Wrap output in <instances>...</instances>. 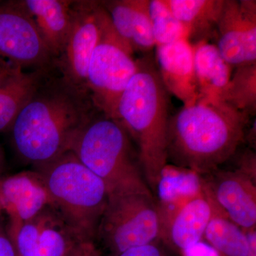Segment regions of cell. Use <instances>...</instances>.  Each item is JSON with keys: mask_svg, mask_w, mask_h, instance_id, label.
I'll return each mask as SVG.
<instances>
[{"mask_svg": "<svg viewBox=\"0 0 256 256\" xmlns=\"http://www.w3.org/2000/svg\"><path fill=\"white\" fill-rule=\"evenodd\" d=\"M220 100L236 110L252 114L256 109V64L237 67Z\"/></svg>", "mask_w": 256, "mask_h": 256, "instance_id": "7402d4cb", "label": "cell"}, {"mask_svg": "<svg viewBox=\"0 0 256 256\" xmlns=\"http://www.w3.org/2000/svg\"><path fill=\"white\" fill-rule=\"evenodd\" d=\"M149 11L156 46L182 40H188V30L172 12L164 0H150Z\"/></svg>", "mask_w": 256, "mask_h": 256, "instance_id": "603a6c76", "label": "cell"}, {"mask_svg": "<svg viewBox=\"0 0 256 256\" xmlns=\"http://www.w3.org/2000/svg\"><path fill=\"white\" fill-rule=\"evenodd\" d=\"M47 72L10 128L20 158L43 166L70 151L79 133L100 111L88 92Z\"/></svg>", "mask_w": 256, "mask_h": 256, "instance_id": "6da1fadb", "label": "cell"}, {"mask_svg": "<svg viewBox=\"0 0 256 256\" xmlns=\"http://www.w3.org/2000/svg\"><path fill=\"white\" fill-rule=\"evenodd\" d=\"M160 237L159 212L152 192L109 195L95 238L109 256L156 242Z\"/></svg>", "mask_w": 256, "mask_h": 256, "instance_id": "8992f818", "label": "cell"}, {"mask_svg": "<svg viewBox=\"0 0 256 256\" xmlns=\"http://www.w3.org/2000/svg\"><path fill=\"white\" fill-rule=\"evenodd\" d=\"M203 238L223 256H248V244L245 230L216 212L207 226Z\"/></svg>", "mask_w": 256, "mask_h": 256, "instance_id": "44dd1931", "label": "cell"}, {"mask_svg": "<svg viewBox=\"0 0 256 256\" xmlns=\"http://www.w3.org/2000/svg\"><path fill=\"white\" fill-rule=\"evenodd\" d=\"M0 204L9 216L8 230L18 228L53 207L44 182L36 170L0 178Z\"/></svg>", "mask_w": 256, "mask_h": 256, "instance_id": "4fadbf2b", "label": "cell"}, {"mask_svg": "<svg viewBox=\"0 0 256 256\" xmlns=\"http://www.w3.org/2000/svg\"><path fill=\"white\" fill-rule=\"evenodd\" d=\"M4 64H2L0 62V72H1L2 70L3 66H4Z\"/></svg>", "mask_w": 256, "mask_h": 256, "instance_id": "f546056e", "label": "cell"}, {"mask_svg": "<svg viewBox=\"0 0 256 256\" xmlns=\"http://www.w3.org/2000/svg\"><path fill=\"white\" fill-rule=\"evenodd\" d=\"M0 62L24 70L55 67L50 50L18 0L0 2Z\"/></svg>", "mask_w": 256, "mask_h": 256, "instance_id": "9c48e42d", "label": "cell"}, {"mask_svg": "<svg viewBox=\"0 0 256 256\" xmlns=\"http://www.w3.org/2000/svg\"><path fill=\"white\" fill-rule=\"evenodd\" d=\"M52 68L26 70L4 64L0 72V132L10 130L47 72Z\"/></svg>", "mask_w": 256, "mask_h": 256, "instance_id": "e0dca14e", "label": "cell"}, {"mask_svg": "<svg viewBox=\"0 0 256 256\" xmlns=\"http://www.w3.org/2000/svg\"><path fill=\"white\" fill-rule=\"evenodd\" d=\"M212 174V181L202 183L204 192L217 212L244 230L256 225V186L254 175L245 170L220 172Z\"/></svg>", "mask_w": 256, "mask_h": 256, "instance_id": "30bf717a", "label": "cell"}, {"mask_svg": "<svg viewBox=\"0 0 256 256\" xmlns=\"http://www.w3.org/2000/svg\"><path fill=\"white\" fill-rule=\"evenodd\" d=\"M191 37L202 36L216 28L224 0H164Z\"/></svg>", "mask_w": 256, "mask_h": 256, "instance_id": "ffe728a7", "label": "cell"}, {"mask_svg": "<svg viewBox=\"0 0 256 256\" xmlns=\"http://www.w3.org/2000/svg\"><path fill=\"white\" fill-rule=\"evenodd\" d=\"M246 234L248 252V256H256V228L245 230Z\"/></svg>", "mask_w": 256, "mask_h": 256, "instance_id": "83f0119b", "label": "cell"}, {"mask_svg": "<svg viewBox=\"0 0 256 256\" xmlns=\"http://www.w3.org/2000/svg\"><path fill=\"white\" fill-rule=\"evenodd\" d=\"M66 256H102L100 249L92 240H80L74 245Z\"/></svg>", "mask_w": 256, "mask_h": 256, "instance_id": "cb8c5ba5", "label": "cell"}, {"mask_svg": "<svg viewBox=\"0 0 256 256\" xmlns=\"http://www.w3.org/2000/svg\"><path fill=\"white\" fill-rule=\"evenodd\" d=\"M4 156H3L2 151L0 149V174H1L2 172L3 168H4ZM1 178V176H0Z\"/></svg>", "mask_w": 256, "mask_h": 256, "instance_id": "f1b7e54d", "label": "cell"}, {"mask_svg": "<svg viewBox=\"0 0 256 256\" xmlns=\"http://www.w3.org/2000/svg\"><path fill=\"white\" fill-rule=\"evenodd\" d=\"M104 11L100 2L74 1L68 36L54 62L64 80L86 92L89 63L100 41Z\"/></svg>", "mask_w": 256, "mask_h": 256, "instance_id": "ba28073f", "label": "cell"}, {"mask_svg": "<svg viewBox=\"0 0 256 256\" xmlns=\"http://www.w3.org/2000/svg\"><path fill=\"white\" fill-rule=\"evenodd\" d=\"M158 72L165 88L184 105L200 98L194 60V47L188 40L156 46Z\"/></svg>", "mask_w": 256, "mask_h": 256, "instance_id": "5bb4252c", "label": "cell"}, {"mask_svg": "<svg viewBox=\"0 0 256 256\" xmlns=\"http://www.w3.org/2000/svg\"><path fill=\"white\" fill-rule=\"evenodd\" d=\"M150 0L100 2L118 34L131 50L148 52L156 46L149 11Z\"/></svg>", "mask_w": 256, "mask_h": 256, "instance_id": "2e32d148", "label": "cell"}, {"mask_svg": "<svg viewBox=\"0 0 256 256\" xmlns=\"http://www.w3.org/2000/svg\"><path fill=\"white\" fill-rule=\"evenodd\" d=\"M70 151L104 181L109 195L152 192L137 148L118 121L98 114L79 133Z\"/></svg>", "mask_w": 256, "mask_h": 256, "instance_id": "277c9868", "label": "cell"}, {"mask_svg": "<svg viewBox=\"0 0 256 256\" xmlns=\"http://www.w3.org/2000/svg\"><path fill=\"white\" fill-rule=\"evenodd\" d=\"M215 212L213 204L202 190L197 196L178 210L163 238L182 252L202 242L207 226Z\"/></svg>", "mask_w": 256, "mask_h": 256, "instance_id": "ac0fdd59", "label": "cell"}, {"mask_svg": "<svg viewBox=\"0 0 256 256\" xmlns=\"http://www.w3.org/2000/svg\"><path fill=\"white\" fill-rule=\"evenodd\" d=\"M249 114L220 99L200 97L170 117L168 161L197 175L218 170L236 152Z\"/></svg>", "mask_w": 256, "mask_h": 256, "instance_id": "7a4b0ae2", "label": "cell"}, {"mask_svg": "<svg viewBox=\"0 0 256 256\" xmlns=\"http://www.w3.org/2000/svg\"><path fill=\"white\" fill-rule=\"evenodd\" d=\"M36 169L64 222L80 240L95 242L109 197L104 181L72 151Z\"/></svg>", "mask_w": 256, "mask_h": 256, "instance_id": "5b68a950", "label": "cell"}, {"mask_svg": "<svg viewBox=\"0 0 256 256\" xmlns=\"http://www.w3.org/2000/svg\"><path fill=\"white\" fill-rule=\"evenodd\" d=\"M216 46L232 67L256 64V3L225 0L217 24Z\"/></svg>", "mask_w": 256, "mask_h": 256, "instance_id": "8fae6325", "label": "cell"}, {"mask_svg": "<svg viewBox=\"0 0 256 256\" xmlns=\"http://www.w3.org/2000/svg\"><path fill=\"white\" fill-rule=\"evenodd\" d=\"M193 47L200 97L218 99L232 77V66L224 60L216 45L202 40Z\"/></svg>", "mask_w": 256, "mask_h": 256, "instance_id": "d6986e66", "label": "cell"}, {"mask_svg": "<svg viewBox=\"0 0 256 256\" xmlns=\"http://www.w3.org/2000/svg\"><path fill=\"white\" fill-rule=\"evenodd\" d=\"M118 256H166L156 242L128 249Z\"/></svg>", "mask_w": 256, "mask_h": 256, "instance_id": "d4e9b609", "label": "cell"}, {"mask_svg": "<svg viewBox=\"0 0 256 256\" xmlns=\"http://www.w3.org/2000/svg\"><path fill=\"white\" fill-rule=\"evenodd\" d=\"M0 256H16L14 246L8 230L0 225Z\"/></svg>", "mask_w": 256, "mask_h": 256, "instance_id": "4316f807", "label": "cell"}, {"mask_svg": "<svg viewBox=\"0 0 256 256\" xmlns=\"http://www.w3.org/2000/svg\"><path fill=\"white\" fill-rule=\"evenodd\" d=\"M18 2L33 22L55 62L70 30L74 1L18 0Z\"/></svg>", "mask_w": 256, "mask_h": 256, "instance_id": "9a60e30c", "label": "cell"}, {"mask_svg": "<svg viewBox=\"0 0 256 256\" xmlns=\"http://www.w3.org/2000/svg\"><path fill=\"white\" fill-rule=\"evenodd\" d=\"M138 63V72L120 98L114 120L137 144L146 182L156 192L168 163L169 92L152 62Z\"/></svg>", "mask_w": 256, "mask_h": 256, "instance_id": "3957f363", "label": "cell"}, {"mask_svg": "<svg viewBox=\"0 0 256 256\" xmlns=\"http://www.w3.org/2000/svg\"><path fill=\"white\" fill-rule=\"evenodd\" d=\"M6 230L16 256H66L82 240L53 207L18 228Z\"/></svg>", "mask_w": 256, "mask_h": 256, "instance_id": "7c38bea8", "label": "cell"}, {"mask_svg": "<svg viewBox=\"0 0 256 256\" xmlns=\"http://www.w3.org/2000/svg\"><path fill=\"white\" fill-rule=\"evenodd\" d=\"M182 256H223L207 242H198L181 252Z\"/></svg>", "mask_w": 256, "mask_h": 256, "instance_id": "484cf974", "label": "cell"}, {"mask_svg": "<svg viewBox=\"0 0 256 256\" xmlns=\"http://www.w3.org/2000/svg\"><path fill=\"white\" fill-rule=\"evenodd\" d=\"M2 210V207L1 204H0V212H1Z\"/></svg>", "mask_w": 256, "mask_h": 256, "instance_id": "4dcf8cb0", "label": "cell"}, {"mask_svg": "<svg viewBox=\"0 0 256 256\" xmlns=\"http://www.w3.org/2000/svg\"><path fill=\"white\" fill-rule=\"evenodd\" d=\"M132 53L104 8L100 41L89 63L86 87L96 108L110 118H116L120 98L138 72L139 63Z\"/></svg>", "mask_w": 256, "mask_h": 256, "instance_id": "52a82bcc", "label": "cell"}]
</instances>
